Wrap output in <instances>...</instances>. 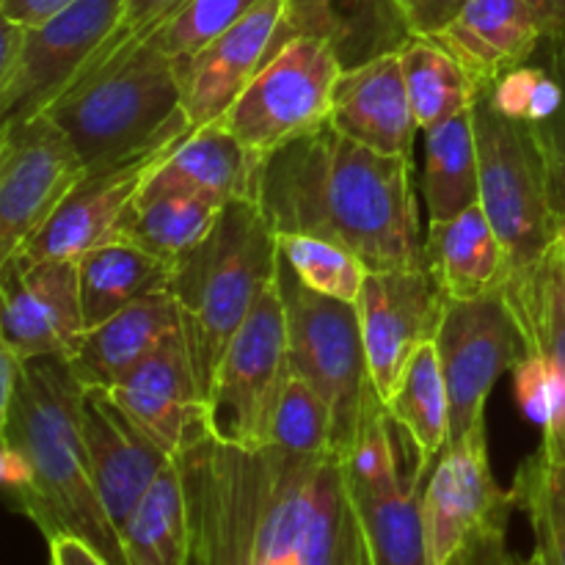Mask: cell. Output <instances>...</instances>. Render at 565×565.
<instances>
[{"mask_svg":"<svg viewBox=\"0 0 565 565\" xmlns=\"http://www.w3.org/2000/svg\"><path fill=\"white\" fill-rule=\"evenodd\" d=\"M180 3L182 0H127L119 28L110 33L108 42L97 50V55L88 61L86 70H83L77 77H83L88 70H94V66L110 61L116 53H121V50L136 47L138 42H143V39L152 33V28L158 25V22L163 20L171 9H177Z\"/></svg>","mask_w":565,"mask_h":565,"instance_id":"cell-40","label":"cell"},{"mask_svg":"<svg viewBox=\"0 0 565 565\" xmlns=\"http://www.w3.org/2000/svg\"><path fill=\"white\" fill-rule=\"evenodd\" d=\"M127 0H77L44 25L3 20L0 114L22 121L47 114L119 28Z\"/></svg>","mask_w":565,"mask_h":565,"instance_id":"cell-9","label":"cell"},{"mask_svg":"<svg viewBox=\"0 0 565 565\" xmlns=\"http://www.w3.org/2000/svg\"><path fill=\"white\" fill-rule=\"evenodd\" d=\"M47 114L88 171L169 152L193 132L177 64L149 42L77 77Z\"/></svg>","mask_w":565,"mask_h":565,"instance_id":"cell-4","label":"cell"},{"mask_svg":"<svg viewBox=\"0 0 565 565\" xmlns=\"http://www.w3.org/2000/svg\"><path fill=\"white\" fill-rule=\"evenodd\" d=\"M279 276L237 329L204 401L207 430L224 445L268 447L281 390L290 379Z\"/></svg>","mask_w":565,"mask_h":565,"instance_id":"cell-12","label":"cell"},{"mask_svg":"<svg viewBox=\"0 0 565 565\" xmlns=\"http://www.w3.org/2000/svg\"><path fill=\"white\" fill-rule=\"evenodd\" d=\"M546 22L535 0H469L436 42L469 72L478 88L530 64L544 42Z\"/></svg>","mask_w":565,"mask_h":565,"instance_id":"cell-22","label":"cell"},{"mask_svg":"<svg viewBox=\"0 0 565 565\" xmlns=\"http://www.w3.org/2000/svg\"><path fill=\"white\" fill-rule=\"evenodd\" d=\"M86 329L105 323L136 301L171 287L174 263L154 257L127 241L105 243L77 259Z\"/></svg>","mask_w":565,"mask_h":565,"instance_id":"cell-28","label":"cell"},{"mask_svg":"<svg viewBox=\"0 0 565 565\" xmlns=\"http://www.w3.org/2000/svg\"><path fill=\"white\" fill-rule=\"evenodd\" d=\"M86 386L66 353L25 359L14 397L0 408V480L9 505L36 524L44 541L92 546L108 565H130L88 469L83 441Z\"/></svg>","mask_w":565,"mask_h":565,"instance_id":"cell-3","label":"cell"},{"mask_svg":"<svg viewBox=\"0 0 565 565\" xmlns=\"http://www.w3.org/2000/svg\"><path fill=\"white\" fill-rule=\"evenodd\" d=\"M401 58L419 130H436L439 125L472 108L480 92L478 83L436 39L414 36L401 50Z\"/></svg>","mask_w":565,"mask_h":565,"instance_id":"cell-32","label":"cell"},{"mask_svg":"<svg viewBox=\"0 0 565 565\" xmlns=\"http://www.w3.org/2000/svg\"><path fill=\"white\" fill-rule=\"evenodd\" d=\"M270 445L285 447L290 452H307V456L337 452L334 417H331L329 403L307 379L296 373H290L281 390Z\"/></svg>","mask_w":565,"mask_h":565,"instance_id":"cell-37","label":"cell"},{"mask_svg":"<svg viewBox=\"0 0 565 565\" xmlns=\"http://www.w3.org/2000/svg\"><path fill=\"white\" fill-rule=\"evenodd\" d=\"M469 0H397L403 17H406L408 28L414 36L434 39L436 33L445 31Z\"/></svg>","mask_w":565,"mask_h":565,"instance_id":"cell-41","label":"cell"},{"mask_svg":"<svg viewBox=\"0 0 565 565\" xmlns=\"http://www.w3.org/2000/svg\"><path fill=\"white\" fill-rule=\"evenodd\" d=\"M130 565H188L191 522L188 497L177 461L163 469L121 527Z\"/></svg>","mask_w":565,"mask_h":565,"instance_id":"cell-31","label":"cell"},{"mask_svg":"<svg viewBox=\"0 0 565 565\" xmlns=\"http://www.w3.org/2000/svg\"><path fill=\"white\" fill-rule=\"evenodd\" d=\"M480 163V207L494 224L511 270L535 263L563 230V188L550 143L535 121L497 108L480 88L472 103Z\"/></svg>","mask_w":565,"mask_h":565,"instance_id":"cell-6","label":"cell"},{"mask_svg":"<svg viewBox=\"0 0 565 565\" xmlns=\"http://www.w3.org/2000/svg\"><path fill=\"white\" fill-rule=\"evenodd\" d=\"M285 20V0H259L243 20L177 64L182 105L193 130L224 119L265 61L274 55Z\"/></svg>","mask_w":565,"mask_h":565,"instance_id":"cell-18","label":"cell"},{"mask_svg":"<svg viewBox=\"0 0 565 565\" xmlns=\"http://www.w3.org/2000/svg\"><path fill=\"white\" fill-rule=\"evenodd\" d=\"M221 210V204L193 196H154L136 202L121 221L119 241L132 243L166 263H177L210 235Z\"/></svg>","mask_w":565,"mask_h":565,"instance_id":"cell-33","label":"cell"},{"mask_svg":"<svg viewBox=\"0 0 565 565\" xmlns=\"http://www.w3.org/2000/svg\"><path fill=\"white\" fill-rule=\"evenodd\" d=\"M541 66L555 77V83L561 86V108L552 116L546 125H539L541 132H544L546 143H550L552 160H555L557 180H561L563 199H565V17L557 25H552L550 31L544 33V42H541L539 53Z\"/></svg>","mask_w":565,"mask_h":565,"instance_id":"cell-39","label":"cell"},{"mask_svg":"<svg viewBox=\"0 0 565 565\" xmlns=\"http://www.w3.org/2000/svg\"><path fill=\"white\" fill-rule=\"evenodd\" d=\"M423 196L428 224L456 218L480 204V163L472 108L425 132Z\"/></svg>","mask_w":565,"mask_h":565,"instance_id":"cell-30","label":"cell"},{"mask_svg":"<svg viewBox=\"0 0 565 565\" xmlns=\"http://www.w3.org/2000/svg\"><path fill=\"white\" fill-rule=\"evenodd\" d=\"M257 3L259 0H182L152 28L143 42L152 44L174 64H182L196 55L204 44L218 39L226 28L243 20Z\"/></svg>","mask_w":565,"mask_h":565,"instance_id":"cell-36","label":"cell"},{"mask_svg":"<svg viewBox=\"0 0 565 565\" xmlns=\"http://www.w3.org/2000/svg\"><path fill=\"white\" fill-rule=\"evenodd\" d=\"M390 414L370 386L362 417L342 452L348 497L359 519L370 565H428L423 527V489L417 478H403L390 436Z\"/></svg>","mask_w":565,"mask_h":565,"instance_id":"cell-11","label":"cell"},{"mask_svg":"<svg viewBox=\"0 0 565 565\" xmlns=\"http://www.w3.org/2000/svg\"><path fill=\"white\" fill-rule=\"evenodd\" d=\"M505 301L524 337V356L513 367L522 412L541 425L539 450L565 467V237L535 263L508 274Z\"/></svg>","mask_w":565,"mask_h":565,"instance_id":"cell-10","label":"cell"},{"mask_svg":"<svg viewBox=\"0 0 565 565\" xmlns=\"http://www.w3.org/2000/svg\"><path fill=\"white\" fill-rule=\"evenodd\" d=\"M259 160L221 121L193 130L171 149L143 182L136 202L154 196H193L224 207L252 191Z\"/></svg>","mask_w":565,"mask_h":565,"instance_id":"cell-26","label":"cell"},{"mask_svg":"<svg viewBox=\"0 0 565 565\" xmlns=\"http://www.w3.org/2000/svg\"><path fill=\"white\" fill-rule=\"evenodd\" d=\"M384 406L392 423L401 425L414 445V478L425 483L450 445V395L436 342H428L414 353L395 395Z\"/></svg>","mask_w":565,"mask_h":565,"instance_id":"cell-29","label":"cell"},{"mask_svg":"<svg viewBox=\"0 0 565 565\" xmlns=\"http://www.w3.org/2000/svg\"><path fill=\"white\" fill-rule=\"evenodd\" d=\"M279 235L257 202L243 196L226 202L210 235L174 263L169 292L204 401L232 337L279 276Z\"/></svg>","mask_w":565,"mask_h":565,"instance_id":"cell-5","label":"cell"},{"mask_svg":"<svg viewBox=\"0 0 565 565\" xmlns=\"http://www.w3.org/2000/svg\"><path fill=\"white\" fill-rule=\"evenodd\" d=\"M329 121L364 147L412 160L419 127L408 99L401 53L381 55L342 72Z\"/></svg>","mask_w":565,"mask_h":565,"instance_id":"cell-24","label":"cell"},{"mask_svg":"<svg viewBox=\"0 0 565 565\" xmlns=\"http://www.w3.org/2000/svg\"><path fill=\"white\" fill-rule=\"evenodd\" d=\"M516 511L511 489L491 472L486 423L447 447L423 489L428 565H505L508 527Z\"/></svg>","mask_w":565,"mask_h":565,"instance_id":"cell-7","label":"cell"},{"mask_svg":"<svg viewBox=\"0 0 565 565\" xmlns=\"http://www.w3.org/2000/svg\"><path fill=\"white\" fill-rule=\"evenodd\" d=\"M86 331L75 259L0 263V348L20 359L70 353Z\"/></svg>","mask_w":565,"mask_h":565,"instance_id":"cell-17","label":"cell"},{"mask_svg":"<svg viewBox=\"0 0 565 565\" xmlns=\"http://www.w3.org/2000/svg\"><path fill=\"white\" fill-rule=\"evenodd\" d=\"M447 301L428 259L367 270L356 309L370 379L384 403L395 395L414 353L436 340Z\"/></svg>","mask_w":565,"mask_h":565,"instance_id":"cell-16","label":"cell"},{"mask_svg":"<svg viewBox=\"0 0 565 565\" xmlns=\"http://www.w3.org/2000/svg\"><path fill=\"white\" fill-rule=\"evenodd\" d=\"M83 441L94 489L121 533L138 502L174 458L160 450L103 390H86L83 397Z\"/></svg>","mask_w":565,"mask_h":565,"instance_id":"cell-20","label":"cell"},{"mask_svg":"<svg viewBox=\"0 0 565 565\" xmlns=\"http://www.w3.org/2000/svg\"><path fill=\"white\" fill-rule=\"evenodd\" d=\"M77 0H0V17L22 28H36L53 20Z\"/></svg>","mask_w":565,"mask_h":565,"instance_id":"cell-42","label":"cell"},{"mask_svg":"<svg viewBox=\"0 0 565 565\" xmlns=\"http://www.w3.org/2000/svg\"><path fill=\"white\" fill-rule=\"evenodd\" d=\"M279 290L287 320L290 370L326 397L334 417V450L345 452L373 386L356 303L309 290L279 259Z\"/></svg>","mask_w":565,"mask_h":565,"instance_id":"cell-8","label":"cell"},{"mask_svg":"<svg viewBox=\"0 0 565 565\" xmlns=\"http://www.w3.org/2000/svg\"><path fill=\"white\" fill-rule=\"evenodd\" d=\"M188 565H370L340 452L224 445L204 425L177 452Z\"/></svg>","mask_w":565,"mask_h":565,"instance_id":"cell-1","label":"cell"},{"mask_svg":"<svg viewBox=\"0 0 565 565\" xmlns=\"http://www.w3.org/2000/svg\"><path fill=\"white\" fill-rule=\"evenodd\" d=\"M279 254L309 290L345 303L359 301L370 268L351 248L326 237L279 235Z\"/></svg>","mask_w":565,"mask_h":565,"instance_id":"cell-35","label":"cell"},{"mask_svg":"<svg viewBox=\"0 0 565 565\" xmlns=\"http://www.w3.org/2000/svg\"><path fill=\"white\" fill-rule=\"evenodd\" d=\"M505 565H533V561H530V557H516V555H511V561H508Z\"/></svg>","mask_w":565,"mask_h":565,"instance_id":"cell-45","label":"cell"},{"mask_svg":"<svg viewBox=\"0 0 565 565\" xmlns=\"http://www.w3.org/2000/svg\"><path fill=\"white\" fill-rule=\"evenodd\" d=\"M516 511L530 519L535 533L533 565H565V467L535 450L519 467L511 486Z\"/></svg>","mask_w":565,"mask_h":565,"instance_id":"cell-34","label":"cell"},{"mask_svg":"<svg viewBox=\"0 0 565 565\" xmlns=\"http://www.w3.org/2000/svg\"><path fill=\"white\" fill-rule=\"evenodd\" d=\"M434 342L450 395V445H456L486 423V401L497 381L522 362L524 337L500 287L469 301H447Z\"/></svg>","mask_w":565,"mask_h":565,"instance_id":"cell-14","label":"cell"},{"mask_svg":"<svg viewBox=\"0 0 565 565\" xmlns=\"http://www.w3.org/2000/svg\"><path fill=\"white\" fill-rule=\"evenodd\" d=\"M169 152L147 154V158L130 160L114 169L86 171V177L50 215L47 224L17 254L25 259H75L77 263L83 254L119 241L121 221L136 204L149 171Z\"/></svg>","mask_w":565,"mask_h":565,"instance_id":"cell-19","label":"cell"},{"mask_svg":"<svg viewBox=\"0 0 565 565\" xmlns=\"http://www.w3.org/2000/svg\"><path fill=\"white\" fill-rule=\"evenodd\" d=\"M86 171L50 114L6 121L0 132V263L47 224Z\"/></svg>","mask_w":565,"mask_h":565,"instance_id":"cell-15","label":"cell"},{"mask_svg":"<svg viewBox=\"0 0 565 565\" xmlns=\"http://www.w3.org/2000/svg\"><path fill=\"white\" fill-rule=\"evenodd\" d=\"M180 329V307L166 290L83 331L66 359L86 390L110 392Z\"/></svg>","mask_w":565,"mask_h":565,"instance_id":"cell-25","label":"cell"},{"mask_svg":"<svg viewBox=\"0 0 565 565\" xmlns=\"http://www.w3.org/2000/svg\"><path fill=\"white\" fill-rule=\"evenodd\" d=\"M412 171L414 160L364 147L326 121L259 160L248 199L276 235L326 237L367 268H401L428 259Z\"/></svg>","mask_w":565,"mask_h":565,"instance_id":"cell-2","label":"cell"},{"mask_svg":"<svg viewBox=\"0 0 565 565\" xmlns=\"http://www.w3.org/2000/svg\"><path fill=\"white\" fill-rule=\"evenodd\" d=\"M535 6H539L541 14H544L546 31H550L552 25H557L565 17V0H535Z\"/></svg>","mask_w":565,"mask_h":565,"instance_id":"cell-44","label":"cell"},{"mask_svg":"<svg viewBox=\"0 0 565 565\" xmlns=\"http://www.w3.org/2000/svg\"><path fill=\"white\" fill-rule=\"evenodd\" d=\"M110 397L171 458H177L185 441L207 425L204 397L182 329L121 379L110 390Z\"/></svg>","mask_w":565,"mask_h":565,"instance_id":"cell-21","label":"cell"},{"mask_svg":"<svg viewBox=\"0 0 565 565\" xmlns=\"http://www.w3.org/2000/svg\"><path fill=\"white\" fill-rule=\"evenodd\" d=\"M50 546V565H108L97 552L83 541L61 535V539L47 541Z\"/></svg>","mask_w":565,"mask_h":565,"instance_id":"cell-43","label":"cell"},{"mask_svg":"<svg viewBox=\"0 0 565 565\" xmlns=\"http://www.w3.org/2000/svg\"><path fill=\"white\" fill-rule=\"evenodd\" d=\"M508 116L546 125L561 108V86L541 64H522L483 88Z\"/></svg>","mask_w":565,"mask_h":565,"instance_id":"cell-38","label":"cell"},{"mask_svg":"<svg viewBox=\"0 0 565 565\" xmlns=\"http://www.w3.org/2000/svg\"><path fill=\"white\" fill-rule=\"evenodd\" d=\"M342 72L340 58L326 42L312 36L290 39L265 61L221 125L254 158H268L287 141L307 136L331 119Z\"/></svg>","mask_w":565,"mask_h":565,"instance_id":"cell-13","label":"cell"},{"mask_svg":"<svg viewBox=\"0 0 565 565\" xmlns=\"http://www.w3.org/2000/svg\"><path fill=\"white\" fill-rule=\"evenodd\" d=\"M296 36L329 44L348 72L381 55L401 53L414 31L397 0H285L276 50Z\"/></svg>","mask_w":565,"mask_h":565,"instance_id":"cell-23","label":"cell"},{"mask_svg":"<svg viewBox=\"0 0 565 565\" xmlns=\"http://www.w3.org/2000/svg\"><path fill=\"white\" fill-rule=\"evenodd\" d=\"M425 254L450 301L489 296L511 274V257L480 204L450 221L428 224Z\"/></svg>","mask_w":565,"mask_h":565,"instance_id":"cell-27","label":"cell"}]
</instances>
